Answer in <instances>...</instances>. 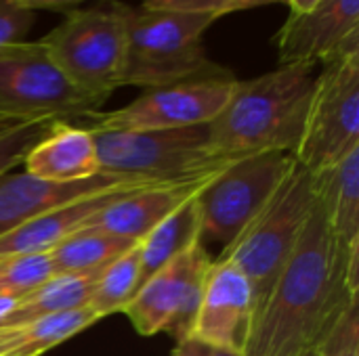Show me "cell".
Here are the masks:
<instances>
[{
  "mask_svg": "<svg viewBox=\"0 0 359 356\" xmlns=\"http://www.w3.org/2000/svg\"><path fill=\"white\" fill-rule=\"evenodd\" d=\"M359 296V254H345L318 193L301 237L252 315L242 356H313Z\"/></svg>",
  "mask_w": 359,
  "mask_h": 356,
  "instance_id": "6da1fadb",
  "label": "cell"
},
{
  "mask_svg": "<svg viewBox=\"0 0 359 356\" xmlns=\"http://www.w3.org/2000/svg\"><path fill=\"white\" fill-rule=\"evenodd\" d=\"M313 63H284L263 76L236 80L219 115L208 124L210 149L221 157L250 153L294 155L316 84Z\"/></svg>",
  "mask_w": 359,
  "mask_h": 356,
  "instance_id": "7a4b0ae2",
  "label": "cell"
},
{
  "mask_svg": "<svg viewBox=\"0 0 359 356\" xmlns=\"http://www.w3.org/2000/svg\"><path fill=\"white\" fill-rule=\"evenodd\" d=\"M318 193V176L294 164L263 210L215 258L217 262L233 264L248 279L252 290V315L261 308L288 262L316 206Z\"/></svg>",
  "mask_w": 359,
  "mask_h": 356,
  "instance_id": "3957f363",
  "label": "cell"
},
{
  "mask_svg": "<svg viewBox=\"0 0 359 356\" xmlns=\"http://www.w3.org/2000/svg\"><path fill=\"white\" fill-rule=\"evenodd\" d=\"M133 8L122 0H99L86 8H72L38 42L72 84L107 101L122 86Z\"/></svg>",
  "mask_w": 359,
  "mask_h": 356,
  "instance_id": "277c9868",
  "label": "cell"
},
{
  "mask_svg": "<svg viewBox=\"0 0 359 356\" xmlns=\"http://www.w3.org/2000/svg\"><path fill=\"white\" fill-rule=\"evenodd\" d=\"M215 21L210 15L133 8L122 86L147 90L225 71V67L208 59L204 48V34Z\"/></svg>",
  "mask_w": 359,
  "mask_h": 356,
  "instance_id": "5b68a950",
  "label": "cell"
},
{
  "mask_svg": "<svg viewBox=\"0 0 359 356\" xmlns=\"http://www.w3.org/2000/svg\"><path fill=\"white\" fill-rule=\"evenodd\" d=\"M103 174L179 183L221 172L233 157L210 149L208 124L177 130H90Z\"/></svg>",
  "mask_w": 359,
  "mask_h": 356,
  "instance_id": "8992f818",
  "label": "cell"
},
{
  "mask_svg": "<svg viewBox=\"0 0 359 356\" xmlns=\"http://www.w3.org/2000/svg\"><path fill=\"white\" fill-rule=\"evenodd\" d=\"M322 65L294 151L297 164L316 176L359 147V44L343 48Z\"/></svg>",
  "mask_w": 359,
  "mask_h": 356,
  "instance_id": "52a82bcc",
  "label": "cell"
},
{
  "mask_svg": "<svg viewBox=\"0 0 359 356\" xmlns=\"http://www.w3.org/2000/svg\"><path fill=\"white\" fill-rule=\"evenodd\" d=\"M105 101L80 90L53 63L44 46L19 42L0 50V115L34 120H84Z\"/></svg>",
  "mask_w": 359,
  "mask_h": 356,
  "instance_id": "ba28073f",
  "label": "cell"
},
{
  "mask_svg": "<svg viewBox=\"0 0 359 356\" xmlns=\"http://www.w3.org/2000/svg\"><path fill=\"white\" fill-rule=\"evenodd\" d=\"M297 159L290 153H250L233 157L196 195L202 239L231 243L263 210Z\"/></svg>",
  "mask_w": 359,
  "mask_h": 356,
  "instance_id": "9c48e42d",
  "label": "cell"
},
{
  "mask_svg": "<svg viewBox=\"0 0 359 356\" xmlns=\"http://www.w3.org/2000/svg\"><path fill=\"white\" fill-rule=\"evenodd\" d=\"M236 78L221 73L147 88L141 97L114 111H95L84 122L88 130H177L210 124L231 97Z\"/></svg>",
  "mask_w": 359,
  "mask_h": 356,
  "instance_id": "30bf717a",
  "label": "cell"
},
{
  "mask_svg": "<svg viewBox=\"0 0 359 356\" xmlns=\"http://www.w3.org/2000/svg\"><path fill=\"white\" fill-rule=\"evenodd\" d=\"M210 264L212 258L204 239H198L147 277L122 308L135 332L143 338L170 334L177 342L185 340L196 319Z\"/></svg>",
  "mask_w": 359,
  "mask_h": 356,
  "instance_id": "8fae6325",
  "label": "cell"
},
{
  "mask_svg": "<svg viewBox=\"0 0 359 356\" xmlns=\"http://www.w3.org/2000/svg\"><path fill=\"white\" fill-rule=\"evenodd\" d=\"M280 65L324 63L359 44V0H320L303 13H290L273 38Z\"/></svg>",
  "mask_w": 359,
  "mask_h": 356,
  "instance_id": "7c38bea8",
  "label": "cell"
},
{
  "mask_svg": "<svg viewBox=\"0 0 359 356\" xmlns=\"http://www.w3.org/2000/svg\"><path fill=\"white\" fill-rule=\"evenodd\" d=\"M250 319L252 290L248 279L233 264L212 260L187 338L198 340L208 348L240 353Z\"/></svg>",
  "mask_w": 359,
  "mask_h": 356,
  "instance_id": "4fadbf2b",
  "label": "cell"
},
{
  "mask_svg": "<svg viewBox=\"0 0 359 356\" xmlns=\"http://www.w3.org/2000/svg\"><path fill=\"white\" fill-rule=\"evenodd\" d=\"M145 185H156V183L116 176V174H97L93 178L76 180V183H50V180L36 178L27 172L4 174L0 178V235L72 201L111 193L126 187H145Z\"/></svg>",
  "mask_w": 359,
  "mask_h": 356,
  "instance_id": "5bb4252c",
  "label": "cell"
},
{
  "mask_svg": "<svg viewBox=\"0 0 359 356\" xmlns=\"http://www.w3.org/2000/svg\"><path fill=\"white\" fill-rule=\"evenodd\" d=\"M212 176L215 174L179 183H158L141 187L99 210L86 225L128 241H141L181 204L198 195V191Z\"/></svg>",
  "mask_w": 359,
  "mask_h": 356,
  "instance_id": "9a60e30c",
  "label": "cell"
},
{
  "mask_svg": "<svg viewBox=\"0 0 359 356\" xmlns=\"http://www.w3.org/2000/svg\"><path fill=\"white\" fill-rule=\"evenodd\" d=\"M23 172L50 183H76L103 174L93 132L72 122H53L27 153Z\"/></svg>",
  "mask_w": 359,
  "mask_h": 356,
  "instance_id": "2e32d148",
  "label": "cell"
},
{
  "mask_svg": "<svg viewBox=\"0 0 359 356\" xmlns=\"http://www.w3.org/2000/svg\"><path fill=\"white\" fill-rule=\"evenodd\" d=\"M137 189H141V187H126V189H118L111 193L84 197V199L72 201L67 206H61L57 210H50L46 214H40V216L19 225L17 229L0 235V262L8 260V258L50 252L59 241H63L67 235H72L74 231L84 227L99 210H103L118 197H122L130 191H137Z\"/></svg>",
  "mask_w": 359,
  "mask_h": 356,
  "instance_id": "e0dca14e",
  "label": "cell"
},
{
  "mask_svg": "<svg viewBox=\"0 0 359 356\" xmlns=\"http://www.w3.org/2000/svg\"><path fill=\"white\" fill-rule=\"evenodd\" d=\"M330 231L345 254H359V147L318 176Z\"/></svg>",
  "mask_w": 359,
  "mask_h": 356,
  "instance_id": "ac0fdd59",
  "label": "cell"
},
{
  "mask_svg": "<svg viewBox=\"0 0 359 356\" xmlns=\"http://www.w3.org/2000/svg\"><path fill=\"white\" fill-rule=\"evenodd\" d=\"M103 269L80 275H53L36 290L21 296L17 308L2 321L0 329L13 332L42 317L86 306Z\"/></svg>",
  "mask_w": 359,
  "mask_h": 356,
  "instance_id": "d6986e66",
  "label": "cell"
},
{
  "mask_svg": "<svg viewBox=\"0 0 359 356\" xmlns=\"http://www.w3.org/2000/svg\"><path fill=\"white\" fill-rule=\"evenodd\" d=\"M202 239L200 212L196 195L181 204L168 218H164L154 231H149L141 241V285L147 277L177 258L194 241Z\"/></svg>",
  "mask_w": 359,
  "mask_h": 356,
  "instance_id": "ffe728a7",
  "label": "cell"
},
{
  "mask_svg": "<svg viewBox=\"0 0 359 356\" xmlns=\"http://www.w3.org/2000/svg\"><path fill=\"white\" fill-rule=\"evenodd\" d=\"M135 243L137 241H128L84 225L48 252L53 275H80L103 269Z\"/></svg>",
  "mask_w": 359,
  "mask_h": 356,
  "instance_id": "44dd1931",
  "label": "cell"
},
{
  "mask_svg": "<svg viewBox=\"0 0 359 356\" xmlns=\"http://www.w3.org/2000/svg\"><path fill=\"white\" fill-rule=\"evenodd\" d=\"M101 319L88 308L80 306L74 311L42 317L19 329L8 332V348L2 356H42L69 338L82 334Z\"/></svg>",
  "mask_w": 359,
  "mask_h": 356,
  "instance_id": "7402d4cb",
  "label": "cell"
},
{
  "mask_svg": "<svg viewBox=\"0 0 359 356\" xmlns=\"http://www.w3.org/2000/svg\"><path fill=\"white\" fill-rule=\"evenodd\" d=\"M141 287V248L139 241L124 254L107 262L97 279V285L86 302V306L99 317H111L122 313V308L133 300Z\"/></svg>",
  "mask_w": 359,
  "mask_h": 356,
  "instance_id": "603a6c76",
  "label": "cell"
},
{
  "mask_svg": "<svg viewBox=\"0 0 359 356\" xmlns=\"http://www.w3.org/2000/svg\"><path fill=\"white\" fill-rule=\"evenodd\" d=\"M53 277L48 252L34 256H19L0 262V294L25 296Z\"/></svg>",
  "mask_w": 359,
  "mask_h": 356,
  "instance_id": "cb8c5ba5",
  "label": "cell"
},
{
  "mask_svg": "<svg viewBox=\"0 0 359 356\" xmlns=\"http://www.w3.org/2000/svg\"><path fill=\"white\" fill-rule=\"evenodd\" d=\"M53 122H57V120L23 122L0 136V178L4 174H11L13 168L23 166L27 153L48 132Z\"/></svg>",
  "mask_w": 359,
  "mask_h": 356,
  "instance_id": "d4e9b609",
  "label": "cell"
},
{
  "mask_svg": "<svg viewBox=\"0 0 359 356\" xmlns=\"http://www.w3.org/2000/svg\"><path fill=\"white\" fill-rule=\"evenodd\" d=\"M313 356H359V300L349 304Z\"/></svg>",
  "mask_w": 359,
  "mask_h": 356,
  "instance_id": "484cf974",
  "label": "cell"
},
{
  "mask_svg": "<svg viewBox=\"0 0 359 356\" xmlns=\"http://www.w3.org/2000/svg\"><path fill=\"white\" fill-rule=\"evenodd\" d=\"M36 15L17 6L13 0H0V50L19 42H25L34 25Z\"/></svg>",
  "mask_w": 359,
  "mask_h": 356,
  "instance_id": "4316f807",
  "label": "cell"
},
{
  "mask_svg": "<svg viewBox=\"0 0 359 356\" xmlns=\"http://www.w3.org/2000/svg\"><path fill=\"white\" fill-rule=\"evenodd\" d=\"M141 8L183 15H210L221 19L231 13V0H141Z\"/></svg>",
  "mask_w": 359,
  "mask_h": 356,
  "instance_id": "83f0119b",
  "label": "cell"
},
{
  "mask_svg": "<svg viewBox=\"0 0 359 356\" xmlns=\"http://www.w3.org/2000/svg\"><path fill=\"white\" fill-rule=\"evenodd\" d=\"M13 2L21 8L36 13V10H69L72 6L84 0H13Z\"/></svg>",
  "mask_w": 359,
  "mask_h": 356,
  "instance_id": "f1b7e54d",
  "label": "cell"
},
{
  "mask_svg": "<svg viewBox=\"0 0 359 356\" xmlns=\"http://www.w3.org/2000/svg\"><path fill=\"white\" fill-rule=\"evenodd\" d=\"M170 356H208V346H204L198 340L185 338V340L177 342V346H175V350H172Z\"/></svg>",
  "mask_w": 359,
  "mask_h": 356,
  "instance_id": "f546056e",
  "label": "cell"
},
{
  "mask_svg": "<svg viewBox=\"0 0 359 356\" xmlns=\"http://www.w3.org/2000/svg\"><path fill=\"white\" fill-rule=\"evenodd\" d=\"M21 296H13V294H0V325L2 321L17 308Z\"/></svg>",
  "mask_w": 359,
  "mask_h": 356,
  "instance_id": "4dcf8cb0",
  "label": "cell"
},
{
  "mask_svg": "<svg viewBox=\"0 0 359 356\" xmlns=\"http://www.w3.org/2000/svg\"><path fill=\"white\" fill-rule=\"evenodd\" d=\"M276 2H284V0H231V13L248 10V8L265 6V4H276Z\"/></svg>",
  "mask_w": 359,
  "mask_h": 356,
  "instance_id": "1f68e13d",
  "label": "cell"
},
{
  "mask_svg": "<svg viewBox=\"0 0 359 356\" xmlns=\"http://www.w3.org/2000/svg\"><path fill=\"white\" fill-rule=\"evenodd\" d=\"M320 0H284V4L290 6V13H303L309 10L311 6H316Z\"/></svg>",
  "mask_w": 359,
  "mask_h": 356,
  "instance_id": "d6a6232c",
  "label": "cell"
},
{
  "mask_svg": "<svg viewBox=\"0 0 359 356\" xmlns=\"http://www.w3.org/2000/svg\"><path fill=\"white\" fill-rule=\"evenodd\" d=\"M17 124H23V122H19V120H11V118H2V115H0V136H2L4 132H8L11 128H15Z\"/></svg>",
  "mask_w": 359,
  "mask_h": 356,
  "instance_id": "836d02e7",
  "label": "cell"
},
{
  "mask_svg": "<svg viewBox=\"0 0 359 356\" xmlns=\"http://www.w3.org/2000/svg\"><path fill=\"white\" fill-rule=\"evenodd\" d=\"M208 356H242L238 350H227V348H208Z\"/></svg>",
  "mask_w": 359,
  "mask_h": 356,
  "instance_id": "e575fe53",
  "label": "cell"
},
{
  "mask_svg": "<svg viewBox=\"0 0 359 356\" xmlns=\"http://www.w3.org/2000/svg\"><path fill=\"white\" fill-rule=\"evenodd\" d=\"M8 332H4V329H0V356L4 355V350L8 348Z\"/></svg>",
  "mask_w": 359,
  "mask_h": 356,
  "instance_id": "d590c367",
  "label": "cell"
}]
</instances>
